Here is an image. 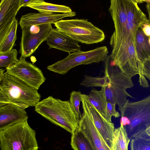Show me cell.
Here are the masks:
<instances>
[{
  "label": "cell",
  "instance_id": "25",
  "mask_svg": "<svg viewBox=\"0 0 150 150\" xmlns=\"http://www.w3.org/2000/svg\"><path fill=\"white\" fill-rule=\"evenodd\" d=\"M130 150H150V140L134 137L130 141Z\"/></svg>",
  "mask_w": 150,
  "mask_h": 150
},
{
  "label": "cell",
  "instance_id": "4",
  "mask_svg": "<svg viewBox=\"0 0 150 150\" xmlns=\"http://www.w3.org/2000/svg\"><path fill=\"white\" fill-rule=\"evenodd\" d=\"M104 61V73L108 75L110 82L108 86L101 88L107 102L117 105L120 111L127 100V97H132L127 91V89L134 86L132 77L121 70L110 54Z\"/></svg>",
  "mask_w": 150,
  "mask_h": 150
},
{
  "label": "cell",
  "instance_id": "3",
  "mask_svg": "<svg viewBox=\"0 0 150 150\" xmlns=\"http://www.w3.org/2000/svg\"><path fill=\"white\" fill-rule=\"evenodd\" d=\"M127 21L124 33L118 39L110 41L112 47L111 55L114 59L127 57L129 50L136 49V34L139 27L149 23L146 15L136 4L126 6Z\"/></svg>",
  "mask_w": 150,
  "mask_h": 150
},
{
  "label": "cell",
  "instance_id": "11",
  "mask_svg": "<svg viewBox=\"0 0 150 150\" xmlns=\"http://www.w3.org/2000/svg\"><path fill=\"white\" fill-rule=\"evenodd\" d=\"M94 124L108 146L112 150V140L115 128L112 122L107 120L90 102L87 95L82 94Z\"/></svg>",
  "mask_w": 150,
  "mask_h": 150
},
{
  "label": "cell",
  "instance_id": "28",
  "mask_svg": "<svg viewBox=\"0 0 150 150\" xmlns=\"http://www.w3.org/2000/svg\"><path fill=\"white\" fill-rule=\"evenodd\" d=\"M142 73L145 78L150 80V57L145 59L143 63Z\"/></svg>",
  "mask_w": 150,
  "mask_h": 150
},
{
  "label": "cell",
  "instance_id": "27",
  "mask_svg": "<svg viewBox=\"0 0 150 150\" xmlns=\"http://www.w3.org/2000/svg\"><path fill=\"white\" fill-rule=\"evenodd\" d=\"M116 105L110 102L107 103L106 120L109 122H112V117L118 118L120 116L119 112L116 110Z\"/></svg>",
  "mask_w": 150,
  "mask_h": 150
},
{
  "label": "cell",
  "instance_id": "24",
  "mask_svg": "<svg viewBox=\"0 0 150 150\" xmlns=\"http://www.w3.org/2000/svg\"><path fill=\"white\" fill-rule=\"evenodd\" d=\"M17 51L13 48L7 52L0 53V68H6L17 63L19 60L17 58Z\"/></svg>",
  "mask_w": 150,
  "mask_h": 150
},
{
  "label": "cell",
  "instance_id": "22",
  "mask_svg": "<svg viewBox=\"0 0 150 150\" xmlns=\"http://www.w3.org/2000/svg\"><path fill=\"white\" fill-rule=\"evenodd\" d=\"M17 26V21L15 18L8 33L2 42L0 43V53L9 51L15 45Z\"/></svg>",
  "mask_w": 150,
  "mask_h": 150
},
{
  "label": "cell",
  "instance_id": "32",
  "mask_svg": "<svg viewBox=\"0 0 150 150\" xmlns=\"http://www.w3.org/2000/svg\"><path fill=\"white\" fill-rule=\"evenodd\" d=\"M146 6L148 15L149 23L150 24V3H147Z\"/></svg>",
  "mask_w": 150,
  "mask_h": 150
},
{
  "label": "cell",
  "instance_id": "31",
  "mask_svg": "<svg viewBox=\"0 0 150 150\" xmlns=\"http://www.w3.org/2000/svg\"><path fill=\"white\" fill-rule=\"evenodd\" d=\"M97 150H112L106 144L104 140L102 142V146Z\"/></svg>",
  "mask_w": 150,
  "mask_h": 150
},
{
  "label": "cell",
  "instance_id": "26",
  "mask_svg": "<svg viewBox=\"0 0 150 150\" xmlns=\"http://www.w3.org/2000/svg\"><path fill=\"white\" fill-rule=\"evenodd\" d=\"M82 94L79 91H73L70 94L69 101L73 110L80 118L81 115L79 110L80 103L81 101Z\"/></svg>",
  "mask_w": 150,
  "mask_h": 150
},
{
  "label": "cell",
  "instance_id": "14",
  "mask_svg": "<svg viewBox=\"0 0 150 150\" xmlns=\"http://www.w3.org/2000/svg\"><path fill=\"white\" fill-rule=\"evenodd\" d=\"M76 15L74 11L65 13H30L22 16L19 24L22 28L25 26L45 24H54L66 17H72Z\"/></svg>",
  "mask_w": 150,
  "mask_h": 150
},
{
  "label": "cell",
  "instance_id": "13",
  "mask_svg": "<svg viewBox=\"0 0 150 150\" xmlns=\"http://www.w3.org/2000/svg\"><path fill=\"white\" fill-rule=\"evenodd\" d=\"M46 42L49 49L55 48L69 54L81 49L78 42L57 28H52L51 30Z\"/></svg>",
  "mask_w": 150,
  "mask_h": 150
},
{
  "label": "cell",
  "instance_id": "5",
  "mask_svg": "<svg viewBox=\"0 0 150 150\" xmlns=\"http://www.w3.org/2000/svg\"><path fill=\"white\" fill-rule=\"evenodd\" d=\"M1 150H35L38 146L36 133L28 120L0 130Z\"/></svg>",
  "mask_w": 150,
  "mask_h": 150
},
{
  "label": "cell",
  "instance_id": "35",
  "mask_svg": "<svg viewBox=\"0 0 150 150\" xmlns=\"http://www.w3.org/2000/svg\"><path fill=\"white\" fill-rule=\"evenodd\" d=\"M138 137V138H143V139L150 140V136H142L137 137Z\"/></svg>",
  "mask_w": 150,
  "mask_h": 150
},
{
  "label": "cell",
  "instance_id": "7",
  "mask_svg": "<svg viewBox=\"0 0 150 150\" xmlns=\"http://www.w3.org/2000/svg\"><path fill=\"white\" fill-rule=\"evenodd\" d=\"M120 111L121 116L130 120V124L125 127L131 140L150 126V95L136 102L127 100Z\"/></svg>",
  "mask_w": 150,
  "mask_h": 150
},
{
  "label": "cell",
  "instance_id": "17",
  "mask_svg": "<svg viewBox=\"0 0 150 150\" xmlns=\"http://www.w3.org/2000/svg\"><path fill=\"white\" fill-rule=\"evenodd\" d=\"M26 6L37 10L40 13H65L72 11L68 6L48 3L43 0H30Z\"/></svg>",
  "mask_w": 150,
  "mask_h": 150
},
{
  "label": "cell",
  "instance_id": "1",
  "mask_svg": "<svg viewBox=\"0 0 150 150\" xmlns=\"http://www.w3.org/2000/svg\"><path fill=\"white\" fill-rule=\"evenodd\" d=\"M0 82V107L10 104L25 109L40 101L37 89L6 72Z\"/></svg>",
  "mask_w": 150,
  "mask_h": 150
},
{
  "label": "cell",
  "instance_id": "34",
  "mask_svg": "<svg viewBox=\"0 0 150 150\" xmlns=\"http://www.w3.org/2000/svg\"><path fill=\"white\" fill-rule=\"evenodd\" d=\"M30 0H21V4L22 7H25L26 5L28 3Z\"/></svg>",
  "mask_w": 150,
  "mask_h": 150
},
{
  "label": "cell",
  "instance_id": "10",
  "mask_svg": "<svg viewBox=\"0 0 150 150\" xmlns=\"http://www.w3.org/2000/svg\"><path fill=\"white\" fill-rule=\"evenodd\" d=\"M6 69L7 73L37 90L46 80L40 69L21 56L17 63Z\"/></svg>",
  "mask_w": 150,
  "mask_h": 150
},
{
  "label": "cell",
  "instance_id": "29",
  "mask_svg": "<svg viewBox=\"0 0 150 150\" xmlns=\"http://www.w3.org/2000/svg\"><path fill=\"white\" fill-rule=\"evenodd\" d=\"M141 28L145 35L149 38L150 37V24L149 23L144 24Z\"/></svg>",
  "mask_w": 150,
  "mask_h": 150
},
{
  "label": "cell",
  "instance_id": "2",
  "mask_svg": "<svg viewBox=\"0 0 150 150\" xmlns=\"http://www.w3.org/2000/svg\"><path fill=\"white\" fill-rule=\"evenodd\" d=\"M35 107L37 113L71 134L78 129L80 118L74 112L69 100L50 96L40 101Z\"/></svg>",
  "mask_w": 150,
  "mask_h": 150
},
{
  "label": "cell",
  "instance_id": "16",
  "mask_svg": "<svg viewBox=\"0 0 150 150\" xmlns=\"http://www.w3.org/2000/svg\"><path fill=\"white\" fill-rule=\"evenodd\" d=\"M113 20L115 34L121 32L125 27L127 21V15L125 0H111L108 9Z\"/></svg>",
  "mask_w": 150,
  "mask_h": 150
},
{
  "label": "cell",
  "instance_id": "18",
  "mask_svg": "<svg viewBox=\"0 0 150 150\" xmlns=\"http://www.w3.org/2000/svg\"><path fill=\"white\" fill-rule=\"evenodd\" d=\"M149 38L144 33L141 27H139L136 34V48L138 58L142 64L145 59L150 57Z\"/></svg>",
  "mask_w": 150,
  "mask_h": 150
},
{
  "label": "cell",
  "instance_id": "36",
  "mask_svg": "<svg viewBox=\"0 0 150 150\" xmlns=\"http://www.w3.org/2000/svg\"><path fill=\"white\" fill-rule=\"evenodd\" d=\"M142 1L143 2L144 1L146 3H150V0H142Z\"/></svg>",
  "mask_w": 150,
  "mask_h": 150
},
{
  "label": "cell",
  "instance_id": "8",
  "mask_svg": "<svg viewBox=\"0 0 150 150\" xmlns=\"http://www.w3.org/2000/svg\"><path fill=\"white\" fill-rule=\"evenodd\" d=\"M108 51L105 46L83 51L80 50L69 54L63 59L49 65V70L64 75L71 69L81 65H88L103 61L108 55Z\"/></svg>",
  "mask_w": 150,
  "mask_h": 150
},
{
  "label": "cell",
  "instance_id": "21",
  "mask_svg": "<svg viewBox=\"0 0 150 150\" xmlns=\"http://www.w3.org/2000/svg\"><path fill=\"white\" fill-rule=\"evenodd\" d=\"M71 134V145L74 150H95L84 135L78 129Z\"/></svg>",
  "mask_w": 150,
  "mask_h": 150
},
{
  "label": "cell",
  "instance_id": "12",
  "mask_svg": "<svg viewBox=\"0 0 150 150\" xmlns=\"http://www.w3.org/2000/svg\"><path fill=\"white\" fill-rule=\"evenodd\" d=\"M22 6L21 0H1L0 4V43L8 32Z\"/></svg>",
  "mask_w": 150,
  "mask_h": 150
},
{
  "label": "cell",
  "instance_id": "9",
  "mask_svg": "<svg viewBox=\"0 0 150 150\" xmlns=\"http://www.w3.org/2000/svg\"><path fill=\"white\" fill-rule=\"evenodd\" d=\"M52 24L25 26L22 30L19 53L24 58L30 57L44 41L52 28Z\"/></svg>",
  "mask_w": 150,
  "mask_h": 150
},
{
  "label": "cell",
  "instance_id": "6",
  "mask_svg": "<svg viewBox=\"0 0 150 150\" xmlns=\"http://www.w3.org/2000/svg\"><path fill=\"white\" fill-rule=\"evenodd\" d=\"M54 24L57 29L82 43H97L103 42L105 38L103 31L87 19L61 20Z\"/></svg>",
  "mask_w": 150,
  "mask_h": 150
},
{
  "label": "cell",
  "instance_id": "15",
  "mask_svg": "<svg viewBox=\"0 0 150 150\" xmlns=\"http://www.w3.org/2000/svg\"><path fill=\"white\" fill-rule=\"evenodd\" d=\"M25 109L12 104L0 107V130L13 124L28 120Z\"/></svg>",
  "mask_w": 150,
  "mask_h": 150
},
{
  "label": "cell",
  "instance_id": "19",
  "mask_svg": "<svg viewBox=\"0 0 150 150\" xmlns=\"http://www.w3.org/2000/svg\"><path fill=\"white\" fill-rule=\"evenodd\" d=\"M87 97L90 102L106 119L107 101L103 89L98 90L93 88Z\"/></svg>",
  "mask_w": 150,
  "mask_h": 150
},
{
  "label": "cell",
  "instance_id": "33",
  "mask_svg": "<svg viewBox=\"0 0 150 150\" xmlns=\"http://www.w3.org/2000/svg\"><path fill=\"white\" fill-rule=\"evenodd\" d=\"M5 70L3 68H0V82L2 80L5 74Z\"/></svg>",
  "mask_w": 150,
  "mask_h": 150
},
{
  "label": "cell",
  "instance_id": "30",
  "mask_svg": "<svg viewBox=\"0 0 150 150\" xmlns=\"http://www.w3.org/2000/svg\"><path fill=\"white\" fill-rule=\"evenodd\" d=\"M120 125L125 127L130 124V121L129 119L125 116H121L120 120Z\"/></svg>",
  "mask_w": 150,
  "mask_h": 150
},
{
  "label": "cell",
  "instance_id": "37",
  "mask_svg": "<svg viewBox=\"0 0 150 150\" xmlns=\"http://www.w3.org/2000/svg\"><path fill=\"white\" fill-rule=\"evenodd\" d=\"M148 42H149V44L150 46V37L149 38Z\"/></svg>",
  "mask_w": 150,
  "mask_h": 150
},
{
  "label": "cell",
  "instance_id": "38",
  "mask_svg": "<svg viewBox=\"0 0 150 150\" xmlns=\"http://www.w3.org/2000/svg\"><path fill=\"white\" fill-rule=\"evenodd\" d=\"M38 150V149H36V150Z\"/></svg>",
  "mask_w": 150,
  "mask_h": 150
},
{
  "label": "cell",
  "instance_id": "20",
  "mask_svg": "<svg viewBox=\"0 0 150 150\" xmlns=\"http://www.w3.org/2000/svg\"><path fill=\"white\" fill-rule=\"evenodd\" d=\"M130 140L125 127L120 125L115 129L113 133L112 150H128Z\"/></svg>",
  "mask_w": 150,
  "mask_h": 150
},
{
  "label": "cell",
  "instance_id": "23",
  "mask_svg": "<svg viewBox=\"0 0 150 150\" xmlns=\"http://www.w3.org/2000/svg\"><path fill=\"white\" fill-rule=\"evenodd\" d=\"M110 82L108 76L104 73V75L102 77L85 75L84 79L80 85L85 87H99L102 88L108 86Z\"/></svg>",
  "mask_w": 150,
  "mask_h": 150
}]
</instances>
